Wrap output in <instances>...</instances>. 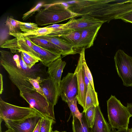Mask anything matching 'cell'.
<instances>
[{
  "label": "cell",
  "mask_w": 132,
  "mask_h": 132,
  "mask_svg": "<svg viewBox=\"0 0 132 132\" xmlns=\"http://www.w3.org/2000/svg\"><path fill=\"white\" fill-rule=\"evenodd\" d=\"M11 52L0 51V64L7 72L10 79L20 92L26 93L35 90L29 78L40 82L49 77L45 69L40 64H35L30 69L23 61L21 55H13Z\"/></svg>",
  "instance_id": "1"
},
{
  "label": "cell",
  "mask_w": 132,
  "mask_h": 132,
  "mask_svg": "<svg viewBox=\"0 0 132 132\" xmlns=\"http://www.w3.org/2000/svg\"><path fill=\"white\" fill-rule=\"evenodd\" d=\"M44 8L38 12L35 16L36 23L40 26L59 22L78 16L61 2L45 4Z\"/></svg>",
  "instance_id": "2"
},
{
  "label": "cell",
  "mask_w": 132,
  "mask_h": 132,
  "mask_svg": "<svg viewBox=\"0 0 132 132\" xmlns=\"http://www.w3.org/2000/svg\"><path fill=\"white\" fill-rule=\"evenodd\" d=\"M107 102L109 121L112 128L127 129L131 117L126 107L112 95Z\"/></svg>",
  "instance_id": "3"
},
{
  "label": "cell",
  "mask_w": 132,
  "mask_h": 132,
  "mask_svg": "<svg viewBox=\"0 0 132 132\" xmlns=\"http://www.w3.org/2000/svg\"><path fill=\"white\" fill-rule=\"evenodd\" d=\"M39 115L40 114L32 108L20 107L10 104L4 101L0 97L1 122L3 120H22Z\"/></svg>",
  "instance_id": "4"
},
{
  "label": "cell",
  "mask_w": 132,
  "mask_h": 132,
  "mask_svg": "<svg viewBox=\"0 0 132 132\" xmlns=\"http://www.w3.org/2000/svg\"><path fill=\"white\" fill-rule=\"evenodd\" d=\"M20 96L43 117L55 120L54 105L35 90L26 93L20 92Z\"/></svg>",
  "instance_id": "5"
},
{
  "label": "cell",
  "mask_w": 132,
  "mask_h": 132,
  "mask_svg": "<svg viewBox=\"0 0 132 132\" xmlns=\"http://www.w3.org/2000/svg\"><path fill=\"white\" fill-rule=\"evenodd\" d=\"M115 67L118 74L123 85L132 87V57L119 49L114 56Z\"/></svg>",
  "instance_id": "6"
},
{
  "label": "cell",
  "mask_w": 132,
  "mask_h": 132,
  "mask_svg": "<svg viewBox=\"0 0 132 132\" xmlns=\"http://www.w3.org/2000/svg\"><path fill=\"white\" fill-rule=\"evenodd\" d=\"M78 92L77 78L76 75L68 73L60 82V96L66 102L76 98Z\"/></svg>",
  "instance_id": "7"
},
{
  "label": "cell",
  "mask_w": 132,
  "mask_h": 132,
  "mask_svg": "<svg viewBox=\"0 0 132 132\" xmlns=\"http://www.w3.org/2000/svg\"><path fill=\"white\" fill-rule=\"evenodd\" d=\"M78 19L71 18L65 23L62 24L61 28L64 31L80 30L88 27L102 26L105 22L87 15H83Z\"/></svg>",
  "instance_id": "8"
},
{
  "label": "cell",
  "mask_w": 132,
  "mask_h": 132,
  "mask_svg": "<svg viewBox=\"0 0 132 132\" xmlns=\"http://www.w3.org/2000/svg\"><path fill=\"white\" fill-rule=\"evenodd\" d=\"M43 117L39 115L22 120L4 121L8 129L13 132H33Z\"/></svg>",
  "instance_id": "9"
},
{
  "label": "cell",
  "mask_w": 132,
  "mask_h": 132,
  "mask_svg": "<svg viewBox=\"0 0 132 132\" xmlns=\"http://www.w3.org/2000/svg\"><path fill=\"white\" fill-rule=\"evenodd\" d=\"M132 12V0H108L107 22Z\"/></svg>",
  "instance_id": "10"
},
{
  "label": "cell",
  "mask_w": 132,
  "mask_h": 132,
  "mask_svg": "<svg viewBox=\"0 0 132 132\" xmlns=\"http://www.w3.org/2000/svg\"><path fill=\"white\" fill-rule=\"evenodd\" d=\"M85 50L83 48L80 53L78 64L74 73L77 76L78 86V92L77 99L78 103L83 108L85 105L87 89L83 73L82 59L85 55Z\"/></svg>",
  "instance_id": "11"
},
{
  "label": "cell",
  "mask_w": 132,
  "mask_h": 132,
  "mask_svg": "<svg viewBox=\"0 0 132 132\" xmlns=\"http://www.w3.org/2000/svg\"><path fill=\"white\" fill-rule=\"evenodd\" d=\"M101 26L91 27L80 30V38L75 49L76 54H79L83 48H89L93 45Z\"/></svg>",
  "instance_id": "12"
},
{
  "label": "cell",
  "mask_w": 132,
  "mask_h": 132,
  "mask_svg": "<svg viewBox=\"0 0 132 132\" xmlns=\"http://www.w3.org/2000/svg\"><path fill=\"white\" fill-rule=\"evenodd\" d=\"M39 85L48 101L55 105L60 95L54 81L49 77L42 80Z\"/></svg>",
  "instance_id": "13"
},
{
  "label": "cell",
  "mask_w": 132,
  "mask_h": 132,
  "mask_svg": "<svg viewBox=\"0 0 132 132\" xmlns=\"http://www.w3.org/2000/svg\"><path fill=\"white\" fill-rule=\"evenodd\" d=\"M66 64V62L60 58L51 62L47 66L49 77L55 82L60 95L61 77Z\"/></svg>",
  "instance_id": "14"
},
{
  "label": "cell",
  "mask_w": 132,
  "mask_h": 132,
  "mask_svg": "<svg viewBox=\"0 0 132 132\" xmlns=\"http://www.w3.org/2000/svg\"><path fill=\"white\" fill-rule=\"evenodd\" d=\"M111 128L104 117L99 105L96 106L95 120L91 128L93 132H111Z\"/></svg>",
  "instance_id": "15"
},
{
  "label": "cell",
  "mask_w": 132,
  "mask_h": 132,
  "mask_svg": "<svg viewBox=\"0 0 132 132\" xmlns=\"http://www.w3.org/2000/svg\"><path fill=\"white\" fill-rule=\"evenodd\" d=\"M38 37L49 41L60 47L63 51L64 56L76 54L72 45L60 37L49 35Z\"/></svg>",
  "instance_id": "16"
},
{
  "label": "cell",
  "mask_w": 132,
  "mask_h": 132,
  "mask_svg": "<svg viewBox=\"0 0 132 132\" xmlns=\"http://www.w3.org/2000/svg\"><path fill=\"white\" fill-rule=\"evenodd\" d=\"M30 40L36 45L64 56L63 51L59 47L39 37L28 36Z\"/></svg>",
  "instance_id": "17"
},
{
  "label": "cell",
  "mask_w": 132,
  "mask_h": 132,
  "mask_svg": "<svg viewBox=\"0 0 132 132\" xmlns=\"http://www.w3.org/2000/svg\"><path fill=\"white\" fill-rule=\"evenodd\" d=\"M97 93L94 90L89 82L87 86L86 97L85 105L83 109L82 113H85L87 110L90 107H96L99 105Z\"/></svg>",
  "instance_id": "18"
},
{
  "label": "cell",
  "mask_w": 132,
  "mask_h": 132,
  "mask_svg": "<svg viewBox=\"0 0 132 132\" xmlns=\"http://www.w3.org/2000/svg\"><path fill=\"white\" fill-rule=\"evenodd\" d=\"M61 57V55L43 48L39 54V61L47 67L49 63Z\"/></svg>",
  "instance_id": "19"
},
{
  "label": "cell",
  "mask_w": 132,
  "mask_h": 132,
  "mask_svg": "<svg viewBox=\"0 0 132 132\" xmlns=\"http://www.w3.org/2000/svg\"><path fill=\"white\" fill-rule=\"evenodd\" d=\"M82 113L81 123L76 117H73L72 121L73 132H93L91 128L89 127L85 117V113Z\"/></svg>",
  "instance_id": "20"
},
{
  "label": "cell",
  "mask_w": 132,
  "mask_h": 132,
  "mask_svg": "<svg viewBox=\"0 0 132 132\" xmlns=\"http://www.w3.org/2000/svg\"><path fill=\"white\" fill-rule=\"evenodd\" d=\"M81 34L80 30L69 31L61 35L60 37L69 43L75 49L80 39Z\"/></svg>",
  "instance_id": "21"
},
{
  "label": "cell",
  "mask_w": 132,
  "mask_h": 132,
  "mask_svg": "<svg viewBox=\"0 0 132 132\" xmlns=\"http://www.w3.org/2000/svg\"><path fill=\"white\" fill-rule=\"evenodd\" d=\"M53 29L52 28L47 27L43 28H38L35 31L26 33L20 32L22 35L25 36L38 37L45 35H50L52 34Z\"/></svg>",
  "instance_id": "22"
},
{
  "label": "cell",
  "mask_w": 132,
  "mask_h": 132,
  "mask_svg": "<svg viewBox=\"0 0 132 132\" xmlns=\"http://www.w3.org/2000/svg\"><path fill=\"white\" fill-rule=\"evenodd\" d=\"M77 101L76 97L75 99L69 101L67 103L70 109L73 117L77 118L79 120L80 122L81 123L82 113H80L78 109L77 104Z\"/></svg>",
  "instance_id": "23"
},
{
  "label": "cell",
  "mask_w": 132,
  "mask_h": 132,
  "mask_svg": "<svg viewBox=\"0 0 132 132\" xmlns=\"http://www.w3.org/2000/svg\"><path fill=\"white\" fill-rule=\"evenodd\" d=\"M54 122L51 118L43 117L41 119L40 132H52V125Z\"/></svg>",
  "instance_id": "24"
},
{
  "label": "cell",
  "mask_w": 132,
  "mask_h": 132,
  "mask_svg": "<svg viewBox=\"0 0 132 132\" xmlns=\"http://www.w3.org/2000/svg\"><path fill=\"white\" fill-rule=\"evenodd\" d=\"M96 107L93 106L89 108L85 113V117L88 127L92 128L95 118Z\"/></svg>",
  "instance_id": "25"
},
{
  "label": "cell",
  "mask_w": 132,
  "mask_h": 132,
  "mask_svg": "<svg viewBox=\"0 0 132 132\" xmlns=\"http://www.w3.org/2000/svg\"><path fill=\"white\" fill-rule=\"evenodd\" d=\"M5 23L9 28V33H15L17 32L16 29L19 27V21L15 20L12 16H8Z\"/></svg>",
  "instance_id": "26"
},
{
  "label": "cell",
  "mask_w": 132,
  "mask_h": 132,
  "mask_svg": "<svg viewBox=\"0 0 132 132\" xmlns=\"http://www.w3.org/2000/svg\"><path fill=\"white\" fill-rule=\"evenodd\" d=\"M1 47L10 49L11 52L13 53H15L16 51H18L19 49L17 44V39L16 38L6 40L1 45Z\"/></svg>",
  "instance_id": "27"
},
{
  "label": "cell",
  "mask_w": 132,
  "mask_h": 132,
  "mask_svg": "<svg viewBox=\"0 0 132 132\" xmlns=\"http://www.w3.org/2000/svg\"><path fill=\"white\" fill-rule=\"evenodd\" d=\"M19 28L23 33L32 31L38 29V25L31 22H24L19 21Z\"/></svg>",
  "instance_id": "28"
},
{
  "label": "cell",
  "mask_w": 132,
  "mask_h": 132,
  "mask_svg": "<svg viewBox=\"0 0 132 132\" xmlns=\"http://www.w3.org/2000/svg\"><path fill=\"white\" fill-rule=\"evenodd\" d=\"M45 3L43 1L38 2L32 9L24 14L22 16V19L23 20L28 19L31 16L36 12H38L40 9L45 4Z\"/></svg>",
  "instance_id": "29"
},
{
  "label": "cell",
  "mask_w": 132,
  "mask_h": 132,
  "mask_svg": "<svg viewBox=\"0 0 132 132\" xmlns=\"http://www.w3.org/2000/svg\"><path fill=\"white\" fill-rule=\"evenodd\" d=\"M82 64L86 75L93 89L95 90L92 75L87 64L85 59V55L83 56V57Z\"/></svg>",
  "instance_id": "30"
},
{
  "label": "cell",
  "mask_w": 132,
  "mask_h": 132,
  "mask_svg": "<svg viewBox=\"0 0 132 132\" xmlns=\"http://www.w3.org/2000/svg\"><path fill=\"white\" fill-rule=\"evenodd\" d=\"M28 79L29 81L33 86L35 90L43 95L46 98L39 85V83L40 81L37 79L33 78H29Z\"/></svg>",
  "instance_id": "31"
},
{
  "label": "cell",
  "mask_w": 132,
  "mask_h": 132,
  "mask_svg": "<svg viewBox=\"0 0 132 132\" xmlns=\"http://www.w3.org/2000/svg\"><path fill=\"white\" fill-rule=\"evenodd\" d=\"M120 19L126 22L132 23V12L125 14L117 18L116 19Z\"/></svg>",
  "instance_id": "32"
},
{
  "label": "cell",
  "mask_w": 132,
  "mask_h": 132,
  "mask_svg": "<svg viewBox=\"0 0 132 132\" xmlns=\"http://www.w3.org/2000/svg\"><path fill=\"white\" fill-rule=\"evenodd\" d=\"M21 52L25 57L35 65L39 61L37 59L30 54L23 52Z\"/></svg>",
  "instance_id": "33"
},
{
  "label": "cell",
  "mask_w": 132,
  "mask_h": 132,
  "mask_svg": "<svg viewBox=\"0 0 132 132\" xmlns=\"http://www.w3.org/2000/svg\"><path fill=\"white\" fill-rule=\"evenodd\" d=\"M32 45V49L36 54L38 59L39 61H40L39 54L43 48L36 45L33 42Z\"/></svg>",
  "instance_id": "34"
},
{
  "label": "cell",
  "mask_w": 132,
  "mask_h": 132,
  "mask_svg": "<svg viewBox=\"0 0 132 132\" xmlns=\"http://www.w3.org/2000/svg\"><path fill=\"white\" fill-rule=\"evenodd\" d=\"M21 55L24 62L29 68H31L35 65L25 57L21 52Z\"/></svg>",
  "instance_id": "35"
},
{
  "label": "cell",
  "mask_w": 132,
  "mask_h": 132,
  "mask_svg": "<svg viewBox=\"0 0 132 132\" xmlns=\"http://www.w3.org/2000/svg\"><path fill=\"white\" fill-rule=\"evenodd\" d=\"M3 77L1 73L0 74V94H1L3 92Z\"/></svg>",
  "instance_id": "36"
},
{
  "label": "cell",
  "mask_w": 132,
  "mask_h": 132,
  "mask_svg": "<svg viewBox=\"0 0 132 132\" xmlns=\"http://www.w3.org/2000/svg\"><path fill=\"white\" fill-rule=\"evenodd\" d=\"M126 108L130 117H132V103H128Z\"/></svg>",
  "instance_id": "37"
},
{
  "label": "cell",
  "mask_w": 132,
  "mask_h": 132,
  "mask_svg": "<svg viewBox=\"0 0 132 132\" xmlns=\"http://www.w3.org/2000/svg\"><path fill=\"white\" fill-rule=\"evenodd\" d=\"M41 119L39 121L33 132H40Z\"/></svg>",
  "instance_id": "38"
},
{
  "label": "cell",
  "mask_w": 132,
  "mask_h": 132,
  "mask_svg": "<svg viewBox=\"0 0 132 132\" xmlns=\"http://www.w3.org/2000/svg\"><path fill=\"white\" fill-rule=\"evenodd\" d=\"M111 132H128L127 129H122L118 130H116L115 129L112 128L111 131Z\"/></svg>",
  "instance_id": "39"
},
{
  "label": "cell",
  "mask_w": 132,
  "mask_h": 132,
  "mask_svg": "<svg viewBox=\"0 0 132 132\" xmlns=\"http://www.w3.org/2000/svg\"><path fill=\"white\" fill-rule=\"evenodd\" d=\"M128 132H132V128H128L127 129Z\"/></svg>",
  "instance_id": "40"
},
{
  "label": "cell",
  "mask_w": 132,
  "mask_h": 132,
  "mask_svg": "<svg viewBox=\"0 0 132 132\" xmlns=\"http://www.w3.org/2000/svg\"><path fill=\"white\" fill-rule=\"evenodd\" d=\"M13 132L12 131L8 129V130H7L4 132Z\"/></svg>",
  "instance_id": "41"
},
{
  "label": "cell",
  "mask_w": 132,
  "mask_h": 132,
  "mask_svg": "<svg viewBox=\"0 0 132 132\" xmlns=\"http://www.w3.org/2000/svg\"><path fill=\"white\" fill-rule=\"evenodd\" d=\"M52 132H66L65 131H64L60 132V131H57V130H55L54 131H52Z\"/></svg>",
  "instance_id": "42"
}]
</instances>
